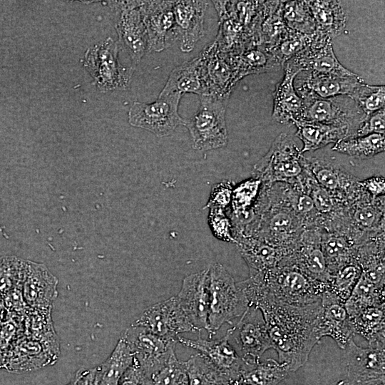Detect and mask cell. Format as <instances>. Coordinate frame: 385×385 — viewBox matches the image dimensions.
Listing matches in <instances>:
<instances>
[{
  "label": "cell",
  "mask_w": 385,
  "mask_h": 385,
  "mask_svg": "<svg viewBox=\"0 0 385 385\" xmlns=\"http://www.w3.org/2000/svg\"><path fill=\"white\" fill-rule=\"evenodd\" d=\"M226 333L230 344L247 366L259 361L264 352L272 348L262 312L255 306H250Z\"/></svg>",
  "instance_id": "52a82bcc"
},
{
  "label": "cell",
  "mask_w": 385,
  "mask_h": 385,
  "mask_svg": "<svg viewBox=\"0 0 385 385\" xmlns=\"http://www.w3.org/2000/svg\"><path fill=\"white\" fill-rule=\"evenodd\" d=\"M119 50L118 42L108 37L85 53L83 66L101 92L125 90L129 86L134 70L120 63Z\"/></svg>",
  "instance_id": "277c9868"
},
{
  "label": "cell",
  "mask_w": 385,
  "mask_h": 385,
  "mask_svg": "<svg viewBox=\"0 0 385 385\" xmlns=\"http://www.w3.org/2000/svg\"><path fill=\"white\" fill-rule=\"evenodd\" d=\"M368 115L385 106V86L362 83L349 96Z\"/></svg>",
  "instance_id": "ee69618b"
},
{
  "label": "cell",
  "mask_w": 385,
  "mask_h": 385,
  "mask_svg": "<svg viewBox=\"0 0 385 385\" xmlns=\"http://www.w3.org/2000/svg\"><path fill=\"white\" fill-rule=\"evenodd\" d=\"M76 385H98V366L92 369H81L76 373Z\"/></svg>",
  "instance_id": "db71d44e"
},
{
  "label": "cell",
  "mask_w": 385,
  "mask_h": 385,
  "mask_svg": "<svg viewBox=\"0 0 385 385\" xmlns=\"http://www.w3.org/2000/svg\"><path fill=\"white\" fill-rule=\"evenodd\" d=\"M234 56L237 82L250 74L275 71L283 68L268 50L260 45L251 46Z\"/></svg>",
  "instance_id": "4dcf8cb0"
},
{
  "label": "cell",
  "mask_w": 385,
  "mask_h": 385,
  "mask_svg": "<svg viewBox=\"0 0 385 385\" xmlns=\"http://www.w3.org/2000/svg\"><path fill=\"white\" fill-rule=\"evenodd\" d=\"M372 133H385L384 108L366 116L358 128L354 136H363Z\"/></svg>",
  "instance_id": "f907efd6"
},
{
  "label": "cell",
  "mask_w": 385,
  "mask_h": 385,
  "mask_svg": "<svg viewBox=\"0 0 385 385\" xmlns=\"http://www.w3.org/2000/svg\"><path fill=\"white\" fill-rule=\"evenodd\" d=\"M351 209V219L358 229L369 231L377 228L384 221V205L378 207L376 199L355 203Z\"/></svg>",
  "instance_id": "b9f144b4"
},
{
  "label": "cell",
  "mask_w": 385,
  "mask_h": 385,
  "mask_svg": "<svg viewBox=\"0 0 385 385\" xmlns=\"http://www.w3.org/2000/svg\"><path fill=\"white\" fill-rule=\"evenodd\" d=\"M321 245L330 276L344 265L356 262L358 245L347 235L325 233L321 235Z\"/></svg>",
  "instance_id": "f1b7e54d"
},
{
  "label": "cell",
  "mask_w": 385,
  "mask_h": 385,
  "mask_svg": "<svg viewBox=\"0 0 385 385\" xmlns=\"http://www.w3.org/2000/svg\"><path fill=\"white\" fill-rule=\"evenodd\" d=\"M58 279L46 265L29 260L25 261L21 292L29 309H52L58 294Z\"/></svg>",
  "instance_id": "e0dca14e"
},
{
  "label": "cell",
  "mask_w": 385,
  "mask_h": 385,
  "mask_svg": "<svg viewBox=\"0 0 385 385\" xmlns=\"http://www.w3.org/2000/svg\"><path fill=\"white\" fill-rule=\"evenodd\" d=\"M208 224L212 235L217 239L224 242H236L232 223L224 210L210 208Z\"/></svg>",
  "instance_id": "7dc6e473"
},
{
  "label": "cell",
  "mask_w": 385,
  "mask_h": 385,
  "mask_svg": "<svg viewBox=\"0 0 385 385\" xmlns=\"http://www.w3.org/2000/svg\"><path fill=\"white\" fill-rule=\"evenodd\" d=\"M329 385H349L347 379H342L337 381H335Z\"/></svg>",
  "instance_id": "9f6ffc18"
},
{
  "label": "cell",
  "mask_w": 385,
  "mask_h": 385,
  "mask_svg": "<svg viewBox=\"0 0 385 385\" xmlns=\"http://www.w3.org/2000/svg\"><path fill=\"white\" fill-rule=\"evenodd\" d=\"M302 155L293 139L282 133L254 165L252 177L262 183L296 180L303 172Z\"/></svg>",
  "instance_id": "5b68a950"
},
{
  "label": "cell",
  "mask_w": 385,
  "mask_h": 385,
  "mask_svg": "<svg viewBox=\"0 0 385 385\" xmlns=\"http://www.w3.org/2000/svg\"><path fill=\"white\" fill-rule=\"evenodd\" d=\"M177 342L204 355L231 382L239 381L245 363L230 344L227 333L222 338L215 340L202 339L200 336L196 339L178 336Z\"/></svg>",
  "instance_id": "ac0fdd59"
},
{
  "label": "cell",
  "mask_w": 385,
  "mask_h": 385,
  "mask_svg": "<svg viewBox=\"0 0 385 385\" xmlns=\"http://www.w3.org/2000/svg\"><path fill=\"white\" fill-rule=\"evenodd\" d=\"M132 324L160 337L176 341L181 333L199 332L180 307L175 296L150 306Z\"/></svg>",
  "instance_id": "8fae6325"
},
{
  "label": "cell",
  "mask_w": 385,
  "mask_h": 385,
  "mask_svg": "<svg viewBox=\"0 0 385 385\" xmlns=\"http://www.w3.org/2000/svg\"><path fill=\"white\" fill-rule=\"evenodd\" d=\"M208 1H173V9L179 34L180 48L190 52L204 35V19Z\"/></svg>",
  "instance_id": "d6986e66"
},
{
  "label": "cell",
  "mask_w": 385,
  "mask_h": 385,
  "mask_svg": "<svg viewBox=\"0 0 385 385\" xmlns=\"http://www.w3.org/2000/svg\"><path fill=\"white\" fill-rule=\"evenodd\" d=\"M321 304L322 314L320 329L322 337H332L341 349H344L354 334L344 303L325 291L321 297Z\"/></svg>",
  "instance_id": "7402d4cb"
},
{
  "label": "cell",
  "mask_w": 385,
  "mask_h": 385,
  "mask_svg": "<svg viewBox=\"0 0 385 385\" xmlns=\"http://www.w3.org/2000/svg\"><path fill=\"white\" fill-rule=\"evenodd\" d=\"M233 184L230 180L222 181L215 184L211 190L205 208H219L225 210L231 202Z\"/></svg>",
  "instance_id": "c3c4849f"
},
{
  "label": "cell",
  "mask_w": 385,
  "mask_h": 385,
  "mask_svg": "<svg viewBox=\"0 0 385 385\" xmlns=\"http://www.w3.org/2000/svg\"><path fill=\"white\" fill-rule=\"evenodd\" d=\"M119 385H153L152 377L133 359L122 376Z\"/></svg>",
  "instance_id": "816d5d0a"
},
{
  "label": "cell",
  "mask_w": 385,
  "mask_h": 385,
  "mask_svg": "<svg viewBox=\"0 0 385 385\" xmlns=\"http://www.w3.org/2000/svg\"><path fill=\"white\" fill-rule=\"evenodd\" d=\"M51 312V309H29L26 314V330L27 337L40 342L48 352L58 359L60 353L59 343Z\"/></svg>",
  "instance_id": "d6a6232c"
},
{
  "label": "cell",
  "mask_w": 385,
  "mask_h": 385,
  "mask_svg": "<svg viewBox=\"0 0 385 385\" xmlns=\"http://www.w3.org/2000/svg\"><path fill=\"white\" fill-rule=\"evenodd\" d=\"M302 99L303 110L297 120L347 126L352 131L353 136L366 116L357 104L347 96L328 98L310 97Z\"/></svg>",
  "instance_id": "ba28073f"
},
{
  "label": "cell",
  "mask_w": 385,
  "mask_h": 385,
  "mask_svg": "<svg viewBox=\"0 0 385 385\" xmlns=\"http://www.w3.org/2000/svg\"><path fill=\"white\" fill-rule=\"evenodd\" d=\"M234 237L238 250L248 266L250 276L274 269L287 255L283 250L262 240L242 235Z\"/></svg>",
  "instance_id": "44dd1931"
},
{
  "label": "cell",
  "mask_w": 385,
  "mask_h": 385,
  "mask_svg": "<svg viewBox=\"0 0 385 385\" xmlns=\"http://www.w3.org/2000/svg\"><path fill=\"white\" fill-rule=\"evenodd\" d=\"M292 124L297 128L296 136L303 143L301 154L316 150L329 143H336L342 139L354 135L347 126L312 123L302 120H294Z\"/></svg>",
  "instance_id": "4316f807"
},
{
  "label": "cell",
  "mask_w": 385,
  "mask_h": 385,
  "mask_svg": "<svg viewBox=\"0 0 385 385\" xmlns=\"http://www.w3.org/2000/svg\"><path fill=\"white\" fill-rule=\"evenodd\" d=\"M262 183L260 179L252 177L241 182L233 188L230 202L231 221L235 220V229L245 225L246 220L247 221L249 219L251 220V213L252 212L251 209L254 208L253 205L257 202Z\"/></svg>",
  "instance_id": "e575fe53"
},
{
  "label": "cell",
  "mask_w": 385,
  "mask_h": 385,
  "mask_svg": "<svg viewBox=\"0 0 385 385\" xmlns=\"http://www.w3.org/2000/svg\"><path fill=\"white\" fill-rule=\"evenodd\" d=\"M282 17L292 31L306 35L317 32L316 24L306 1H283Z\"/></svg>",
  "instance_id": "ab89813d"
},
{
  "label": "cell",
  "mask_w": 385,
  "mask_h": 385,
  "mask_svg": "<svg viewBox=\"0 0 385 385\" xmlns=\"http://www.w3.org/2000/svg\"><path fill=\"white\" fill-rule=\"evenodd\" d=\"M361 270L357 262L344 265L331 275L326 291L345 303L357 283Z\"/></svg>",
  "instance_id": "60d3db41"
},
{
  "label": "cell",
  "mask_w": 385,
  "mask_h": 385,
  "mask_svg": "<svg viewBox=\"0 0 385 385\" xmlns=\"http://www.w3.org/2000/svg\"><path fill=\"white\" fill-rule=\"evenodd\" d=\"M183 95L159 94L153 103L135 101L128 111V122L133 127L145 129L157 137L171 135L176 128L183 125L178 108Z\"/></svg>",
  "instance_id": "8992f818"
},
{
  "label": "cell",
  "mask_w": 385,
  "mask_h": 385,
  "mask_svg": "<svg viewBox=\"0 0 385 385\" xmlns=\"http://www.w3.org/2000/svg\"><path fill=\"white\" fill-rule=\"evenodd\" d=\"M173 1H142L140 10L148 37V51L160 52L179 40Z\"/></svg>",
  "instance_id": "7c38bea8"
},
{
  "label": "cell",
  "mask_w": 385,
  "mask_h": 385,
  "mask_svg": "<svg viewBox=\"0 0 385 385\" xmlns=\"http://www.w3.org/2000/svg\"><path fill=\"white\" fill-rule=\"evenodd\" d=\"M25 261L15 257L0 258V294L21 287Z\"/></svg>",
  "instance_id": "f6af8a7d"
},
{
  "label": "cell",
  "mask_w": 385,
  "mask_h": 385,
  "mask_svg": "<svg viewBox=\"0 0 385 385\" xmlns=\"http://www.w3.org/2000/svg\"><path fill=\"white\" fill-rule=\"evenodd\" d=\"M293 202L294 209L299 215H308L315 209L312 197L307 193L299 194Z\"/></svg>",
  "instance_id": "11a10c76"
},
{
  "label": "cell",
  "mask_w": 385,
  "mask_h": 385,
  "mask_svg": "<svg viewBox=\"0 0 385 385\" xmlns=\"http://www.w3.org/2000/svg\"><path fill=\"white\" fill-rule=\"evenodd\" d=\"M317 26V31L332 39L340 35L346 24V15L339 1H306Z\"/></svg>",
  "instance_id": "f546056e"
},
{
  "label": "cell",
  "mask_w": 385,
  "mask_h": 385,
  "mask_svg": "<svg viewBox=\"0 0 385 385\" xmlns=\"http://www.w3.org/2000/svg\"><path fill=\"white\" fill-rule=\"evenodd\" d=\"M384 149V135L377 133L348 137L337 141L332 148L333 150L357 159L371 158Z\"/></svg>",
  "instance_id": "8d00e7d4"
},
{
  "label": "cell",
  "mask_w": 385,
  "mask_h": 385,
  "mask_svg": "<svg viewBox=\"0 0 385 385\" xmlns=\"http://www.w3.org/2000/svg\"><path fill=\"white\" fill-rule=\"evenodd\" d=\"M290 372L285 363L267 359L252 365H244L239 381L247 385H277L287 379Z\"/></svg>",
  "instance_id": "836d02e7"
},
{
  "label": "cell",
  "mask_w": 385,
  "mask_h": 385,
  "mask_svg": "<svg viewBox=\"0 0 385 385\" xmlns=\"http://www.w3.org/2000/svg\"><path fill=\"white\" fill-rule=\"evenodd\" d=\"M303 169L313 175L317 184L337 196L354 195L361 189L359 181L341 170L318 158L301 155Z\"/></svg>",
  "instance_id": "d4e9b609"
},
{
  "label": "cell",
  "mask_w": 385,
  "mask_h": 385,
  "mask_svg": "<svg viewBox=\"0 0 385 385\" xmlns=\"http://www.w3.org/2000/svg\"><path fill=\"white\" fill-rule=\"evenodd\" d=\"M385 305L384 287L379 286L361 274L344 306L351 317L363 309L372 306Z\"/></svg>",
  "instance_id": "f35d334b"
},
{
  "label": "cell",
  "mask_w": 385,
  "mask_h": 385,
  "mask_svg": "<svg viewBox=\"0 0 385 385\" xmlns=\"http://www.w3.org/2000/svg\"><path fill=\"white\" fill-rule=\"evenodd\" d=\"M309 195L312 197L314 208L321 214H329L337 207V197L326 189L319 186L317 183L314 181L309 183Z\"/></svg>",
  "instance_id": "681fc988"
},
{
  "label": "cell",
  "mask_w": 385,
  "mask_h": 385,
  "mask_svg": "<svg viewBox=\"0 0 385 385\" xmlns=\"http://www.w3.org/2000/svg\"><path fill=\"white\" fill-rule=\"evenodd\" d=\"M76 378L73 377L72 380H71L68 384H64V385H76Z\"/></svg>",
  "instance_id": "680465c9"
},
{
  "label": "cell",
  "mask_w": 385,
  "mask_h": 385,
  "mask_svg": "<svg viewBox=\"0 0 385 385\" xmlns=\"http://www.w3.org/2000/svg\"><path fill=\"white\" fill-rule=\"evenodd\" d=\"M56 361L40 342L26 336L1 366L11 372L24 373L52 365Z\"/></svg>",
  "instance_id": "484cf974"
},
{
  "label": "cell",
  "mask_w": 385,
  "mask_h": 385,
  "mask_svg": "<svg viewBox=\"0 0 385 385\" xmlns=\"http://www.w3.org/2000/svg\"><path fill=\"white\" fill-rule=\"evenodd\" d=\"M133 359L131 349L120 337L108 359L97 366L98 385H119L122 376Z\"/></svg>",
  "instance_id": "d590c367"
},
{
  "label": "cell",
  "mask_w": 385,
  "mask_h": 385,
  "mask_svg": "<svg viewBox=\"0 0 385 385\" xmlns=\"http://www.w3.org/2000/svg\"><path fill=\"white\" fill-rule=\"evenodd\" d=\"M208 267L191 274L183 281L176 299L193 326L200 332L208 331Z\"/></svg>",
  "instance_id": "9a60e30c"
},
{
  "label": "cell",
  "mask_w": 385,
  "mask_h": 385,
  "mask_svg": "<svg viewBox=\"0 0 385 385\" xmlns=\"http://www.w3.org/2000/svg\"><path fill=\"white\" fill-rule=\"evenodd\" d=\"M153 385H188V379L183 361L174 353L167 364L153 377Z\"/></svg>",
  "instance_id": "bcb514c9"
},
{
  "label": "cell",
  "mask_w": 385,
  "mask_h": 385,
  "mask_svg": "<svg viewBox=\"0 0 385 385\" xmlns=\"http://www.w3.org/2000/svg\"><path fill=\"white\" fill-rule=\"evenodd\" d=\"M188 385H229L230 380L200 353L183 361Z\"/></svg>",
  "instance_id": "74e56055"
},
{
  "label": "cell",
  "mask_w": 385,
  "mask_h": 385,
  "mask_svg": "<svg viewBox=\"0 0 385 385\" xmlns=\"http://www.w3.org/2000/svg\"><path fill=\"white\" fill-rule=\"evenodd\" d=\"M283 1H266L259 31L260 45L270 51L290 33L282 17Z\"/></svg>",
  "instance_id": "1f68e13d"
},
{
  "label": "cell",
  "mask_w": 385,
  "mask_h": 385,
  "mask_svg": "<svg viewBox=\"0 0 385 385\" xmlns=\"http://www.w3.org/2000/svg\"><path fill=\"white\" fill-rule=\"evenodd\" d=\"M141 3L112 1L110 4L115 10L118 43L128 54L133 70L148 51V33L140 10Z\"/></svg>",
  "instance_id": "9c48e42d"
},
{
  "label": "cell",
  "mask_w": 385,
  "mask_h": 385,
  "mask_svg": "<svg viewBox=\"0 0 385 385\" xmlns=\"http://www.w3.org/2000/svg\"><path fill=\"white\" fill-rule=\"evenodd\" d=\"M285 63L300 72H316L338 76L356 74L346 68L339 61L333 50L332 38L317 31L309 46Z\"/></svg>",
  "instance_id": "5bb4252c"
},
{
  "label": "cell",
  "mask_w": 385,
  "mask_h": 385,
  "mask_svg": "<svg viewBox=\"0 0 385 385\" xmlns=\"http://www.w3.org/2000/svg\"><path fill=\"white\" fill-rule=\"evenodd\" d=\"M349 318L354 333L364 337L369 347L385 349V305L366 307Z\"/></svg>",
  "instance_id": "83f0119b"
},
{
  "label": "cell",
  "mask_w": 385,
  "mask_h": 385,
  "mask_svg": "<svg viewBox=\"0 0 385 385\" xmlns=\"http://www.w3.org/2000/svg\"><path fill=\"white\" fill-rule=\"evenodd\" d=\"M294 78V86L302 98H328L339 96H350L364 83L358 75L338 76L304 71Z\"/></svg>",
  "instance_id": "2e32d148"
},
{
  "label": "cell",
  "mask_w": 385,
  "mask_h": 385,
  "mask_svg": "<svg viewBox=\"0 0 385 385\" xmlns=\"http://www.w3.org/2000/svg\"><path fill=\"white\" fill-rule=\"evenodd\" d=\"M359 185L372 200L384 197L385 192L384 178L374 176L362 181H359Z\"/></svg>",
  "instance_id": "f5cc1de1"
},
{
  "label": "cell",
  "mask_w": 385,
  "mask_h": 385,
  "mask_svg": "<svg viewBox=\"0 0 385 385\" xmlns=\"http://www.w3.org/2000/svg\"><path fill=\"white\" fill-rule=\"evenodd\" d=\"M121 337L131 349L134 359L151 377L167 364L175 353L177 342L133 324L123 332Z\"/></svg>",
  "instance_id": "30bf717a"
},
{
  "label": "cell",
  "mask_w": 385,
  "mask_h": 385,
  "mask_svg": "<svg viewBox=\"0 0 385 385\" xmlns=\"http://www.w3.org/2000/svg\"><path fill=\"white\" fill-rule=\"evenodd\" d=\"M229 385H247V384L242 383L239 381H235L231 382Z\"/></svg>",
  "instance_id": "6f0895ef"
},
{
  "label": "cell",
  "mask_w": 385,
  "mask_h": 385,
  "mask_svg": "<svg viewBox=\"0 0 385 385\" xmlns=\"http://www.w3.org/2000/svg\"><path fill=\"white\" fill-rule=\"evenodd\" d=\"M283 68L284 77L274 92L272 115L274 120L285 125L299 118L304 101L294 86V78L301 72L287 63H284Z\"/></svg>",
  "instance_id": "cb8c5ba5"
},
{
  "label": "cell",
  "mask_w": 385,
  "mask_h": 385,
  "mask_svg": "<svg viewBox=\"0 0 385 385\" xmlns=\"http://www.w3.org/2000/svg\"><path fill=\"white\" fill-rule=\"evenodd\" d=\"M252 306L262 312L272 349L277 351L279 362L285 363L291 372L302 367L322 337L321 300L296 306L262 298Z\"/></svg>",
  "instance_id": "6da1fadb"
},
{
  "label": "cell",
  "mask_w": 385,
  "mask_h": 385,
  "mask_svg": "<svg viewBox=\"0 0 385 385\" xmlns=\"http://www.w3.org/2000/svg\"><path fill=\"white\" fill-rule=\"evenodd\" d=\"M208 334L212 335L225 324H232L250 307L249 302L233 277L218 262L208 267Z\"/></svg>",
  "instance_id": "7a4b0ae2"
},
{
  "label": "cell",
  "mask_w": 385,
  "mask_h": 385,
  "mask_svg": "<svg viewBox=\"0 0 385 385\" xmlns=\"http://www.w3.org/2000/svg\"><path fill=\"white\" fill-rule=\"evenodd\" d=\"M191 93L209 95L202 56L185 61L172 70L160 94Z\"/></svg>",
  "instance_id": "603a6c76"
},
{
  "label": "cell",
  "mask_w": 385,
  "mask_h": 385,
  "mask_svg": "<svg viewBox=\"0 0 385 385\" xmlns=\"http://www.w3.org/2000/svg\"><path fill=\"white\" fill-rule=\"evenodd\" d=\"M315 34L306 35L291 31L283 41L269 51L283 67L286 62L309 46L313 41Z\"/></svg>",
  "instance_id": "7bdbcfd3"
},
{
  "label": "cell",
  "mask_w": 385,
  "mask_h": 385,
  "mask_svg": "<svg viewBox=\"0 0 385 385\" xmlns=\"http://www.w3.org/2000/svg\"><path fill=\"white\" fill-rule=\"evenodd\" d=\"M344 349L349 385H385L384 349L362 348L351 338Z\"/></svg>",
  "instance_id": "4fadbf2b"
},
{
  "label": "cell",
  "mask_w": 385,
  "mask_h": 385,
  "mask_svg": "<svg viewBox=\"0 0 385 385\" xmlns=\"http://www.w3.org/2000/svg\"><path fill=\"white\" fill-rule=\"evenodd\" d=\"M228 99V97L201 96L197 111L189 119L184 120L183 125L190 132L195 150H211L227 144L225 114Z\"/></svg>",
  "instance_id": "3957f363"
},
{
  "label": "cell",
  "mask_w": 385,
  "mask_h": 385,
  "mask_svg": "<svg viewBox=\"0 0 385 385\" xmlns=\"http://www.w3.org/2000/svg\"><path fill=\"white\" fill-rule=\"evenodd\" d=\"M282 261L296 265L316 280L327 284L330 279L319 233H302L295 249Z\"/></svg>",
  "instance_id": "ffe728a7"
}]
</instances>
